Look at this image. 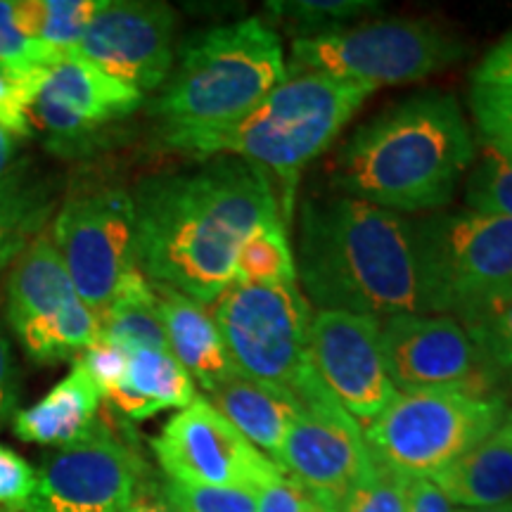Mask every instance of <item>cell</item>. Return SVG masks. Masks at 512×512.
<instances>
[{
  "label": "cell",
  "instance_id": "cell-6",
  "mask_svg": "<svg viewBox=\"0 0 512 512\" xmlns=\"http://www.w3.org/2000/svg\"><path fill=\"white\" fill-rule=\"evenodd\" d=\"M425 313L458 323L512 287V219L479 211H434L413 221Z\"/></svg>",
  "mask_w": 512,
  "mask_h": 512
},
{
  "label": "cell",
  "instance_id": "cell-45",
  "mask_svg": "<svg viewBox=\"0 0 512 512\" xmlns=\"http://www.w3.org/2000/svg\"><path fill=\"white\" fill-rule=\"evenodd\" d=\"M456 512H512V503L496 505V508H456Z\"/></svg>",
  "mask_w": 512,
  "mask_h": 512
},
{
  "label": "cell",
  "instance_id": "cell-15",
  "mask_svg": "<svg viewBox=\"0 0 512 512\" xmlns=\"http://www.w3.org/2000/svg\"><path fill=\"white\" fill-rule=\"evenodd\" d=\"M278 467L332 505L375 470V460L363 427L323 387L299 403Z\"/></svg>",
  "mask_w": 512,
  "mask_h": 512
},
{
  "label": "cell",
  "instance_id": "cell-27",
  "mask_svg": "<svg viewBox=\"0 0 512 512\" xmlns=\"http://www.w3.org/2000/svg\"><path fill=\"white\" fill-rule=\"evenodd\" d=\"M235 283H297V266L283 219L256 228L235 259Z\"/></svg>",
  "mask_w": 512,
  "mask_h": 512
},
{
  "label": "cell",
  "instance_id": "cell-16",
  "mask_svg": "<svg viewBox=\"0 0 512 512\" xmlns=\"http://www.w3.org/2000/svg\"><path fill=\"white\" fill-rule=\"evenodd\" d=\"M311 366L358 425L396 396L382 349V323L349 311H316L309 323Z\"/></svg>",
  "mask_w": 512,
  "mask_h": 512
},
{
  "label": "cell",
  "instance_id": "cell-43",
  "mask_svg": "<svg viewBox=\"0 0 512 512\" xmlns=\"http://www.w3.org/2000/svg\"><path fill=\"white\" fill-rule=\"evenodd\" d=\"M17 138H12L5 128H0V176H5L15 166Z\"/></svg>",
  "mask_w": 512,
  "mask_h": 512
},
{
  "label": "cell",
  "instance_id": "cell-33",
  "mask_svg": "<svg viewBox=\"0 0 512 512\" xmlns=\"http://www.w3.org/2000/svg\"><path fill=\"white\" fill-rule=\"evenodd\" d=\"M470 110L482 143L512 155V86L475 83Z\"/></svg>",
  "mask_w": 512,
  "mask_h": 512
},
{
  "label": "cell",
  "instance_id": "cell-42",
  "mask_svg": "<svg viewBox=\"0 0 512 512\" xmlns=\"http://www.w3.org/2000/svg\"><path fill=\"white\" fill-rule=\"evenodd\" d=\"M406 512H456V505L430 477L408 479Z\"/></svg>",
  "mask_w": 512,
  "mask_h": 512
},
{
  "label": "cell",
  "instance_id": "cell-46",
  "mask_svg": "<svg viewBox=\"0 0 512 512\" xmlns=\"http://www.w3.org/2000/svg\"><path fill=\"white\" fill-rule=\"evenodd\" d=\"M505 420L512 422V384H510V401H508V415H505Z\"/></svg>",
  "mask_w": 512,
  "mask_h": 512
},
{
  "label": "cell",
  "instance_id": "cell-9",
  "mask_svg": "<svg viewBox=\"0 0 512 512\" xmlns=\"http://www.w3.org/2000/svg\"><path fill=\"white\" fill-rule=\"evenodd\" d=\"M463 57V48L430 22L392 19L368 27L297 36L287 74H330L384 86L411 83Z\"/></svg>",
  "mask_w": 512,
  "mask_h": 512
},
{
  "label": "cell",
  "instance_id": "cell-21",
  "mask_svg": "<svg viewBox=\"0 0 512 512\" xmlns=\"http://www.w3.org/2000/svg\"><path fill=\"white\" fill-rule=\"evenodd\" d=\"M207 401L249 444L278 465L287 430L299 413V403L292 396L235 375L214 389Z\"/></svg>",
  "mask_w": 512,
  "mask_h": 512
},
{
  "label": "cell",
  "instance_id": "cell-5",
  "mask_svg": "<svg viewBox=\"0 0 512 512\" xmlns=\"http://www.w3.org/2000/svg\"><path fill=\"white\" fill-rule=\"evenodd\" d=\"M287 76L280 36L247 17L195 36L152 102L166 143L221 131L249 114Z\"/></svg>",
  "mask_w": 512,
  "mask_h": 512
},
{
  "label": "cell",
  "instance_id": "cell-22",
  "mask_svg": "<svg viewBox=\"0 0 512 512\" xmlns=\"http://www.w3.org/2000/svg\"><path fill=\"white\" fill-rule=\"evenodd\" d=\"M458 508H496L512 503V422L432 477Z\"/></svg>",
  "mask_w": 512,
  "mask_h": 512
},
{
  "label": "cell",
  "instance_id": "cell-24",
  "mask_svg": "<svg viewBox=\"0 0 512 512\" xmlns=\"http://www.w3.org/2000/svg\"><path fill=\"white\" fill-rule=\"evenodd\" d=\"M53 214L48 185L27 164H15L0 176V271L22 256L31 242L46 230Z\"/></svg>",
  "mask_w": 512,
  "mask_h": 512
},
{
  "label": "cell",
  "instance_id": "cell-41",
  "mask_svg": "<svg viewBox=\"0 0 512 512\" xmlns=\"http://www.w3.org/2000/svg\"><path fill=\"white\" fill-rule=\"evenodd\" d=\"M119 512H181L171 501L164 479L145 475Z\"/></svg>",
  "mask_w": 512,
  "mask_h": 512
},
{
  "label": "cell",
  "instance_id": "cell-38",
  "mask_svg": "<svg viewBox=\"0 0 512 512\" xmlns=\"http://www.w3.org/2000/svg\"><path fill=\"white\" fill-rule=\"evenodd\" d=\"M306 503L309 491L287 472H280L256 494V512H306Z\"/></svg>",
  "mask_w": 512,
  "mask_h": 512
},
{
  "label": "cell",
  "instance_id": "cell-20",
  "mask_svg": "<svg viewBox=\"0 0 512 512\" xmlns=\"http://www.w3.org/2000/svg\"><path fill=\"white\" fill-rule=\"evenodd\" d=\"M102 399L91 375L74 363L72 373L57 382L34 406L12 415V432L17 439L41 446H67L86 437L98 422Z\"/></svg>",
  "mask_w": 512,
  "mask_h": 512
},
{
  "label": "cell",
  "instance_id": "cell-31",
  "mask_svg": "<svg viewBox=\"0 0 512 512\" xmlns=\"http://www.w3.org/2000/svg\"><path fill=\"white\" fill-rule=\"evenodd\" d=\"M375 8H380V3H370V0H275V3H268V10L275 17H283L287 24L292 22L297 31H302V36L342 29L344 22Z\"/></svg>",
  "mask_w": 512,
  "mask_h": 512
},
{
  "label": "cell",
  "instance_id": "cell-32",
  "mask_svg": "<svg viewBox=\"0 0 512 512\" xmlns=\"http://www.w3.org/2000/svg\"><path fill=\"white\" fill-rule=\"evenodd\" d=\"M406 505L408 477L375 463V470L332 503V508L337 512H406Z\"/></svg>",
  "mask_w": 512,
  "mask_h": 512
},
{
  "label": "cell",
  "instance_id": "cell-3",
  "mask_svg": "<svg viewBox=\"0 0 512 512\" xmlns=\"http://www.w3.org/2000/svg\"><path fill=\"white\" fill-rule=\"evenodd\" d=\"M477 147L453 95L425 93L368 121L339 150L344 195L387 211H432L451 200Z\"/></svg>",
  "mask_w": 512,
  "mask_h": 512
},
{
  "label": "cell",
  "instance_id": "cell-44",
  "mask_svg": "<svg viewBox=\"0 0 512 512\" xmlns=\"http://www.w3.org/2000/svg\"><path fill=\"white\" fill-rule=\"evenodd\" d=\"M306 512H337L328 501L309 494V503H306Z\"/></svg>",
  "mask_w": 512,
  "mask_h": 512
},
{
  "label": "cell",
  "instance_id": "cell-8",
  "mask_svg": "<svg viewBox=\"0 0 512 512\" xmlns=\"http://www.w3.org/2000/svg\"><path fill=\"white\" fill-rule=\"evenodd\" d=\"M214 320L240 377L302 403L325 387L309 358V302L299 283H233Z\"/></svg>",
  "mask_w": 512,
  "mask_h": 512
},
{
  "label": "cell",
  "instance_id": "cell-13",
  "mask_svg": "<svg viewBox=\"0 0 512 512\" xmlns=\"http://www.w3.org/2000/svg\"><path fill=\"white\" fill-rule=\"evenodd\" d=\"M382 349L396 392L463 389L498 394L501 375L479 354L463 325L437 313H403L382 320Z\"/></svg>",
  "mask_w": 512,
  "mask_h": 512
},
{
  "label": "cell",
  "instance_id": "cell-1",
  "mask_svg": "<svg viewBox=\"0 0 512 512\" xmlns=\"http://www.w3.org/2000/svg\"><path fill=\"white\" fill-rule=\"evenodd\" d=\"M133 207L145 278L204 306L235 283V259L249 235L283 219L268 171L238 157L150 178Z\"/></svg>",
  "mask_w": 512,
  "mask_h": 512
},
{
  "label": "cell",
  "instance_id": "cell-30",
  "mask_svg": "<svg viewBox=\"0 0 512 512\" xmlns=\"http://www.w3.org/2000/svg\"><path fill=\"white\" fill-rule=\"evenodd\" d=\"M498 373H512V287L460 323Z\"/></svg>",
  "mask_w": 512,
  "mask_h": 512
},
{
  "label": "cell",
  "instance_id": "cell-35",
  "mask_svg": "<svg viewBox=\"0 0 512 512\" xmlns=\"http://www.w3.org/2000/svg\"><path fill=\"white\" fill-rule=\"evenodd\" d=\"M166 482L171 501L181 512H256V494L245 489L219 486H190Z\"/></svg>",
  "mask_w": 512,
  "mask_h": 512
},
{
  "label": "cell",
  "instance_id": "cell-14",
  "mask_svg": "<svg viewBox=\"0 0 512 512\" xmlns=\"http://www.w3.org/2000/svg\"><path fill=\"white\" fill-rule=\"evenodd\" d=\"M145 475L136 448L95 422L86 437L48 453L27 512H119Z\"/></svg>",
  "mask_w": 512,
  "mask_h": 512
},
{
  "label": "cell",
  "instance_id": "cell-23",
  "mask_svg": "<svg viewBox=\"0 0 512 512\" xmlns=\"http://www.w3.org/2000/svg\"><path fill=\"white\" fill-rule=\"evenodd\" d=\"M195 399V382L169 351L140 349L128 354L124 380L105 401L126 418L145 420L169 408L183 411Z\"/></svg>",
  "mask_w": 512,
  "mask_h": 512
},
{
  "label": "cell",
  "instance_id": "cell-2",
  "mask_svg": "<svg viewBox=\"0 0 512 512\" xmlns=\"http://www.w3.org/2000/svg\"><path fill=\"white\" fill-rule=\"evenodd\" d=\"M297 278L318 311L387 320L425 313L411 221L354 197H306Z\"/></svg>",
  "mask_w": 512,
  "mask_h": 512
},
{
  "label": "cell",
  "instance_id": "cell-17",
  "mask_svg": "<svg viewBox=\"0 0 512 512\" xmlns=\"http://www.w3.org/2000/svg\"><path fill=\"white\" fill-rule=\"evenodd\" d=\"M176 12L150 0H105L74 55L138 93L162 88L174 69Z\"/></svg>",
  "mask_w": 512,
  "mask_h": 512
},
{
  "label": "cell",
  "instance_id": "cell-4",
  "mask_svg": "<svg viewBox=\"0 0 512 512\" xmlns=\"http://www.w3.org/2000/svg\"><path fill=\"white\" fill-rule=\"evenodd\" d=\"M375 86L330 74H287L252 112L221 131L169 143L197 157H238L273 171L283 188V219L292 211L299 174L335 143Z\"/></svg>",
  "mask_w": 512,
  "mask_h": 512
},
{
  "label": "cell",
  "instance_id": "cell-39",
  "mask_svg": "<svg viewBox=\"0 0 512 512\" xmlns=\"http://www.w3.org/2000/svg\"><path fill=\"white\" fill-rule=\"evenodd\" d=\"M475 83L491 86H512V31L496 43L472 74Z\"/></svg>",
  "mask_w": 512,
  "mask_h": 512
},
{
  "label": "cell",
  "instance_id": "cell-18",
  "mask_svg": "<svg viewBox=\"0 0 512 512\" xmlns=\"http://www.w3.org/2000/svg\"><path fill=\"white\" fill-rule=\"evenodd\" d=\"M143 93L112 79L79 55L50 64L31 105L34 128L53 150L88 140L143 105Z\"/></svg>",
  "mask_w": 512,
  "mask_h": 512
},
{
  "label": "cell",
  "instance_id": "cell-11",
  "mask_svg": "<svg viewBox=\"0 0 512 512\" xmlns=\"http://www.w3.org/2000/svg\"><path fill=\"white\" fill-rule=\"evenodd\" d=\"M5 318L34 363L81 356L100 337L98 318L76 292L46 230L12 266Z\"/></svg>",
  "mask_w": 512,
  "mask_h": 512
},
{
  "label": "cell",
  "instance_id": "cell-19",
  "mask_svg": "<svg viewBox=\"0 0 512 512\" xmlns=\"http://www.w3.org/2000/svg\"><path fill=\"white\" fill-rule=\"evenodd\" d=\"M155 287L159 316H162L169 354L181 363L185 373L207 392L219 389L223 382L238 375L226 342H223L214 313L204 304L192 302L169 287Z\"/></svg>",
  "mask_w": 512,
  "mask_h": 512
},
{
  "label": "cell",
  "instance_id": "cell-37",
  "mask_svg": "<svg viewBox=\"0 0 512 512\" xmlns=\"http://www.w3.org/2000/svg\"><path fill=\"white\" fill-rule=\"evenodd\" d=\"M76 363L98 384L102 399H107L119 387L121 380H124L128 368V351L98 337L91 347L81 351Z\"/></svg>",
  "mask_w": 512,
  "mask_h": 512
},
{
  "label": "cell",
  "instance_id": "cell-10",
  "mask_svg": "<svg viewBox=\"0 0 512 512\" xmlns=\"http://www.w3.org/2000/svg\"><path fill=\"white\" fill-rule=\"evenodd\" d=\"M50 240L95 318L136 278V207L124 188L100 185L72 192L57 211Z\"/></svg>",
  "mask_w": 512,
  "mask_h": 512
},
{
  "label": "cell",
  "instance_id": "cell-7",
  "mask_svg": "<svg viewBox=\"0 0 512 512\" xmlns=\"http://www.w3.org/2000/svg\"><path fill=\"white\" fill-rule=\"evenodd\" d=\"M505 415L508 399L503 394L396 392L363 434L377 465L408 479H432L494 434Z\"/></svg>",
  "mask_w": 512,
  "mask_h": 512
},
{
  "label": "cell",
  "instance_id": "cell-34",
  "mask_svg": "<svg viewBox=\"0 0 512 512\" xmlns=\"http://www.w3.org/2000/svg\"><path fill=\"white\" fill-rule=\"evenodd\" d=\"M46 72L48 67L29 74L0 72V128H5L12 138L22 140L34 133L31 105Z\"/></svg>",
  "mask_w": 512,
  "mask_h": 512
},
{
  "label": "cell",
  "instance_id": "cell-29",
  "mask_svg": "<svg viewBox=\"0 0 512 512\" xmlns=\"http://www.w3.org/2000/svg\"><path fill=\"white\" fill-rule=\"evenodd\" d=\"M62 57L50 53L29 31L22 0H0V72L29 74Z\"/></svg>",
  "mask_w": 512,
  "mask_h": 512
},
{
  "label": "cell",
  "instance_id": "cell-28",
  "mask_svg": "<svg viewBox=\"0 0 512 512\" xmlns=\"http://www.w3.org/2000/svg\"><path fill=\"white\" fill-rule=\"evenodd\" d=\"M472 164L475 169L465 190L467 209L512 219V155L482 143Z\"/></svg>",
  "mask_w": 512,
  "mask_h": 512
},
{
  "label": "cell",
  "instance_id": "cell-36",
  "mask_svg": "<svg viewBox=\"0 0 512 512\" xmlns=\"http://www.w3.org/2000/svg\"><path fill=\"white\" fill-rule=\"evenodd\" d=\"M34 489V467L12 448L0 444V512H27Z\"/></svg>",
  "mask_w": 512,
  "mask_h": 512
},
{
  "label": "cell",
  "instance_id": "cell-25",
  "mask_svg": "<svg viewBox=\"0 0 512 512\" xmlns=\"http://www.w3.org/2000/svg\"><path fill=\"white\" fill-rule=\"evenodd\" d=\"M100 339L131 351H169L155 287L138 273L100 316Z\"/></svg>",
  "mask_w": 512,
  "mask_h": 512
},
{
  "label": "cell",
  "instance_id": "cell-12",
  "mask_svg": "<svg viewBox=\"0 0 512 512\" xmlns=\"http://www.w3.org/2000/svg\"><path fill=\"white\" fill-rule=\"evenodd\" d=\"M164 479L190 486L245 489L259 494L280 467L249 444L204 396L178 411L152 439Z\"/></svg>",
  "mask_w": 512,
  "mask_h": 512
},
{
  "label": "cell",
  "instance_id": "cell-26",
  "mask_svg": "<svg viewBox=\"0 0 512 512\" xmlns=\"http://www.w3.org/2000/svg\"><path fill=\"white\" fill-rule=\"evenodd\" d=\"M105 0H22L29 31L57 57L74 55Z\"/></svg>",
  "mask_w": 512,
  "mask_h": 512
},
{
  "label": "cell",
  "instance_id": "cell-40",
  "mask_svg": "<svg viewBox=\"0 0 512 512\" xmlns=\"http://www.w3.org/2000/svg\"><path fill=\"white\" fill-rule=\"evenodd\" d=\"M17 396L19 384L15 356H12L8 335L0 328V427L8 425L12 415L17 413Z\"/></svg>",
  "mask_w": 512,
  "mask_h": 512
}]
</instances>
